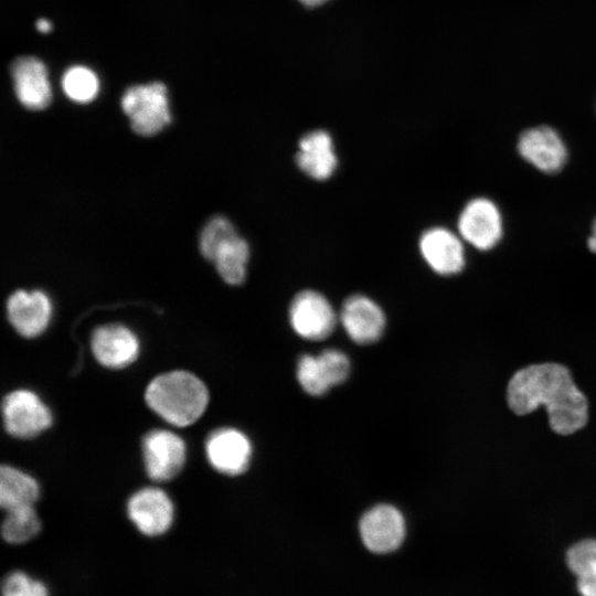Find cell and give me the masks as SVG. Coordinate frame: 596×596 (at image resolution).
Returning a JSON list of instances; mask_svg holds the SVG:
<instances>
[{"mask_svg": "<svg viewBox=\"0 0 596 596\" xmlns=\"http://www.w3.org/2000/svg\"><path fill=\"white\" fill-rule=\"evenodd\" d=\"M185 453L183 439L170 430H150L142 440L145 469L155 481L175 477L184 465Z\"/></svg>", "mask_w": 596, "mask_h": 596, "instance_id": "obj_8", "label": "cell"}, {"mask_svg": "<svg viewBox=\"0 0 596 596\" xmlns=\"http://www.w3.org/2000/svg\"><path fill=\"white\" fill-rule=\"evenodd\" d=\"M38 31H40L41 33H47L52 30V24L49 20L46 19H39L36 21V24H35Z\"/></svg>", "mask_w": 596, "mask_h": 596, "instance_id": "obj_28", "label": "cell"}, {"mask_svg": "<svg viewBox=\"0 0 596 596\" xmlns=\"http://www.w3.org/2000/svg\"><path fill=\"white\" fill-rule=\"evenodd\" d=\"M296 375L300 386L309 395L321 396L331 389L317 355H301L297 363Z\"/></svg>", "mask_w": 596, "mask_h": 596, "instance_id": "obj_24", "label": "cell"}, {"mask_svg": "<svg viewBox=\"0 0 596 596\" xmlns=\"http://www.w3.org/2000/svg\"><path fill=\"white\" fill-rule=\"evenodd\" d=\"M248 256L247 242L236 234L219 248L213 262L223 280L236 286L245 280Z\"/></svg>", "mask_w": 596, "mask_h": 596, "instance_id": "obj_19", "label": "cell"}, {"mask_svg": "<svg viewBox=\"0 0 596 596\" xmlns=\"http://www.w3.org/2000/svg\"><path fill=\"white\" fill-rule=\"evenodd\" d=\"M147 405L166 422L184 427L196 422L209 403L204 383L187 371H172L155 377L146 389Z\"/></svg>", "mask_w": 596, "mask_h": 596, "instance_id": "obj_2", "label": "cell"}, {"mask_svg": "<svg viewBox=\"0 0 596 596\" xmlns=\"http://www.w3.org/2000/svg\"><path fill=\"white\" fill-rule=\"evenodd\" d=\"M39 493V485L30 475L11 466L1 467L0 504L6 511L33 505Z\"/></svg>", "mask_w": 596, "mask_h": 596, "instance_id": "obj_18", "label": "cell"}, {"mask_svg": "<svg viewBox=\"0 0 596 596\" xmlns=\"http://www.w3.org/2000/svg\"><path fill=\"white\" fill-rule=\"evenodd\" d=\"M587 247L590 252L596 253V219L592 225V234L587 238Z\"/></svg>", "mask_w": 596, "mask_h": 596, "instance_id": "obj_27", "label": "cell"}, {"mask_svg": "<svg viewBox=\"0 0 596 596\" xmlns=\"http://www.w3.org/2000/svg\"><path fill=\"white\" fill-rule=\"evenodd\" d=\"M289 321L299 337L319 341L333 332L337 315L322 294L306 289L292 298L289 306Z\"/></svg>", "mask_w": 596, "mask_h": 596, "instance_id": "obj_6", "label": "cell"}, {"mask_svg": "<svg viewBox=\"0 0 596 596\" xmlns=\"http://www.w3.org/2000/svg\"><path fill=\"white\" fill-rule=\"evenodd\" d=\"M2 417L8 434L33 438L52 425V414L43 401L30 390H14L2 401Z\"/></svg>", "mask_w": 596, "mask_h": 596, "instance_id": "obj_5", "label": "cell"}, {"mask_svg": "<svg viewBox=\"0 0 596 596\" xmlns=\"http://www.w3.org/2000/svg\"><path fill=\"white\" fill-rule=\"evenodd\" d=\"M14 92L28 109L41 110L52 100L51 84L44 63L34 56H20L10 67Z\"/></svg>", "mask_w": 596, "mask_h": 596, "instance_id": "obj_15", "label": "cell"}, {"mask_svg": "<svg viewBox=\"0 0 596 596\" xmlns=\"http://www.w3.org/2000/svg\"><path fill=\"white\" fill-rule=\"evenodd\" d=\"M235 235V228L227 219L223 216L212 217L205 224L200 235L199 247L201 254L206 259L213 262L219 248Z\"/></svg>", "mask_w": 596, "mask_h": 596, "instance_id": "obj_23", "label": "cell"}, {"mask_svg": "<svg viewBox=\"0 0 596 596\" xmlns=\"http://www.w3.org/2000/svg\"><path fill=\"white\" fill-rule=\"evenodd\" d=\"M173 504L159 488H143L135 492L127 503V513L139 532L157 536L167 532L173 522Z\"/></svg>", "mask_w": 596, "mask_h": 596, "instance_id": "obj_11", "label": "cell"}, {"mask_svg": "<svg viewBox=\"0 0 596 596\" xmlns=\"http://www.w3.org/2000/svg\"><path fill=\"white\" fill-rule=\"evenodd\" d=\"M91 347L95 359L105 368L123 369L139 355L136 334L123 324H105L92 333Z\"/></svg>", "mask_w": 596, "mask_h": 596, "instance_id": "obj_14", "label": "cell"}, {"mask_svg": "<svg viewBox=\"0 0 596 596\" xmlns=\"http://www.w3.org/2000/svg\"><path fill=\"white\" fill-rule=\"evenodd\" d=\"M62 88L71 100L86 104L97 96L99 81L91 68L83 65H74L64 72L62 76Z\"/></svg>", "mask_w": 596, "mask_h": 596, "instance_id": "obj_22", "label": "cell"}, {"mask_svg": "<svg viewBox=\"0 0 596 596\" xmlns=\"http://www.w3.org/2000/svg\"><path fill=\"white\" fill-rule=\"evenodd\" d=\"M295 161L306 175L318 181L329 179L338 164L330 134L316 129L304 135L298 142Z\"/></svg>", "mask_w": 596, "mask_h": 596, "instance_id": "obj_17", "label": "cell"}, {"mask_svg": "<svg viewBox=\"0 0 596 596\" xmlns=\"http://www.w3.org/2000/svg\"><path fill=\"white\" fill-rule=\"evenodd\" d=\"M509 407L525 415L544 405L552 429L570 435L585 426L588 404L570 371L557 363L533 364L519 370L507 390Z\"/></svg>", "mask_w": 596, "mask_h": 596, "instance_id": "obj_1", "label": "cell"}, {"mask_svg": "<svg viewBox=\"0 0 596 596\" xmlns=\"http://www.w3.org/2000/svg\"><path fill=\"white\" fill-rule=\"evenodd\" d=\"M7 312L10 323L19 334L34 338L46 329L52 306L47 296L40 290H17L7 301Z\"/></svg>", "mask_w": 596, "mask_h": 596, "instance_id": "obj_16", "label": "cell"}, {"mask_svg": "<svg viewBox=\"0 0 596 596\" xmlns=\"http://www.w3.org/2000/svg\"><path fill=\"white\" fill-rule=\"evenodd\" d=\"M465 244L458 233L434 226L423 232L418 247L423 259L434 273L453 276L466 266Z\"/></svg>", "mask_w": 596, "mask_h": 596, "instance_id": "obj_10", "label": "cell"}, {"mask_svg": "<svg viewBox=\"0 0 596 596\" xmlns=\"http://www.w3.org/2000/svg\"><path fill=\"white\" fill-rule=\"evenodd\" d=\"M317 356L331 387L347 380L350 373V361L343 352L327 349Z\"/></svg>", "mask_w": 596, "mask_h": 596, "instance_id": "obj_26", "label": "cell"}, {"mask_svg": "<svg viewBox=\"0 0 596 596\" xmlns=\"http://www.w3.org/2000/svg\"><path fill=\"white\" fill-rule=\"evenodd\" d=\"M40 530L41 522L33 505L8 510L2 523V536L11 544L30 541Z\"/></svg>", "mask_w": 596, "mask_h": 596, "instance_id": "obj_21", "label": "cell"}, {"mask_svg": "<svg viewBox=\"0 0 596 596\" xmlns=\"http://www.w3.org/2000/svg\"><path fill=\"white\" fill-rule=\"evenodd\" d=\"M205 453L214 469L227 476H237L249 465L252 445L247 436L238 429L220 428L207 437Z\"/></svg>", "mask_w": 596, "mask_h": 596, "instance_id": "obj_13", "label": "cell"}, {"mask_svg": "<svg viewBox=\"0 0 596 596\" xmlns=\"http://www.w3.org/2000/svg\"><path fill=\"white\" fill-rule=\"evenodd\" d=\"M517 150L524 161L547 174L561 171L568 159L565 141L554 128L546 125L523 130Z\"/></svg>", "mask_w": 596, "mask_h": 596, "instance_id": "obj_7", "label": "cell"}, {"mask_svg": "<svg viewBox=\"0 0 596 596\" xmlns=\"http://www.w3.org/2000/svg\"><path fill=\"white\" fill-rule=\"evenodd\" d=\"M503 216L497 203L486 196L469 200L457 220V233L471 247L487 252L503 236Z\"/></svg>", "mask_w": 596, "mask_h": 596, "instance_id": "obj_4", "label": "cell"}, {"mask_svg": "<svg viewBox=\"0 0 596 596\" xmlns=\"http://www.w3.org/2000/svg\"><path fill=\"white\" fill-rule=\"evenodd\" d=\"M301 3H304L305 6H308V7H316V6H319V4H322L324 3L326 1L328 0H299Z\"/></svg>", "mask_w": 596, "mask_h": 596, "instance_id": "obj_29", "label": "cell"}, {"mask_svg": "<svg viewBox=\"0 0 596 596\" xmlns=\"http://www.w3.org/2000/svg\"><path fill=\"white\" fill-rule=\"evenodd\" d=\"M2 596H50L47 587L28 574L15 571L2 584Z\"/></svg>", "mask_w": 596, "mask_h": 596, "instance_id": "obj_25", "label": "cell"}, {"mask_svg": "<svg viewBox=\"0 0 596 596\" xmlns=\"http://www.w3.org/2000/svg\"><path fill=\"white\" fill-rule=\"evenodd\" d=\"M339 319L349 338L358 344H371L380 340L386 323L382 308L360 294L343 301Z\"/></svg>", "mask_w": 596, "mask_h": 596, "instance_id": "obj_12", "label": "cell"}, {"mask_svg": "<svg viewBox=\"0 0 596 596\" xmlns=\"http://www.w3.org/2000/svg\"><path fill=\"white\" fill-rule=\"evenodd\" d=\"M566 563L577 578L582 596H596V541L584 540L574 544L566 554Z\"/></svg>", "mask_w": 596, "mask_h": 596, "instance_id": "obj_20", "label": "cell"}, {"mask_svg": "<svg viewBox=\"0 0 596 596\" xmlns=\"http://www.w3.org/2000/svg\"><path fill=\"white\" fill-rule=\"evenodd\" d=\"M359 531L366 549L373 553L384 554L401 546L406 525L404 517L395 507L377 504L362 515Z\"/></svg>", "mask_w": 596, "mask_h": 596, "instance_id": "obj_9", "label": "cell"}, {"mask_svg": "<svg viewBox=\"0 0 596 596\" xmlns=\"http://www.w3.org/2000/svg\"><path fill=\"white\" fill-rule=\"evenodd\" d=\"M121 108L132 130L152 136L170 123L167 87L161 82L129 87L121 97Z\"/></svg>", "mask_w": 596, "mask_h": 596, "instance_id": "obj_3", "label": "cell"}]
</instances>
